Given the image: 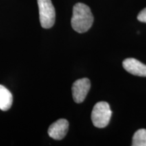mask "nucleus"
<instances>
[{
	"label": "nucleus",
	"instance_id": "1",
	"mask_svg": "<svg viewBox=\"0 0 146 146\" xmlns=\"http://www.w3.org/2000/svg\"><path fill=\"white\" fill-rule=\"evenodd\" d=\"M94 23V16L88 5L77 3L73 7L71 25L75 31L83 33L89 30Z\"/></svg>",
	"mask_w": 146,
	"mask_h": 146
},
{
	"label": "nucleus",
	"instance_id": "2",
	"mask_svg": "<svg viewBox=\"0 0 146 146\" xmlns=\"http://www.w3.org/2000/svg\"><path fill=\"white\" fill-rule=\"evenodd\" d=\"M112 116V110L110 105L106 102H98L94 106L91 112V120L98 128H104L109 124Z\"/></svg>",
	"mask_w": 146,
	"mask_h": 146
},
{
	"label": "nucleus",
	"instance_id": "3",
	"mask_svg": "<svg viewBox=\"0 0 146 146\" xmlns=\"http://www.w3.org/2000/svg\"><path fill=\"white\" fill-rule=\"evenodd\" d=\"M39 12V21L41 27L50 29L54 26L56 20V12L51 0H37Z\"/></svg>",
	"mask_w": 146,
	"mask_h": 146
},
{
	"label": "nucleus",
	"instance_id": "4",
	"mask_svg": "<svg viewBox=\"0 0 146 146\" xmlns=\"http://www.w3.org/2000/svg\"><path fill=\"white\" fill-rule=\"evenodd\" d=\"M90 87L91 82L89 78H83L76 80L72 87L74 101L77 104L82 103L86 98Z\"/></svg>",
	"mask_w": 146,
	"mask_h": 146
},
{
	"label": "nucleus",
	"instance_id": "5",
	"mask_svg": "<svg viewBox=\"0 0 146 146\" xmlns=\"http://www.w3.org/2000/svg\"><path fill=\"white\" fill-rule=\"evenodd\" d=\"M69 123L66 119H59L54 122L49 127L48 135L56 140H61L66 135L68 131Z\"/></svg>",
	"mask_w": 146,
	"mask_h": 146
},
{
	"label": "nucleus",
	"instance_id": "6",
	"mask_svg": "<svg viewBox=\"0 0 146 146\" xmlns=\"http://www.w3.org/2000/svg\"><path fill=\"white\" fill-rule=\"evenodd\" d=\"M124 68L133 75L146 76V65L135 58H127L123 61Z\"/></svg>",
	"mask_w": 146,
	"mask_h": 146
},
{
	"label": "nucleus",
	"instance_id": "7",
	"mask_svg": "<svg viewBox=\"0 0 146 146\" xmlns=\"http://www.w3.org/2000/svg\"><path fill=\"white\" fill-rule=\"evenodd\" d=\"M13 97L11 92L4 86L0 85V109L7 111L12 107Z\"/></svg>",
	"mask_w": 146,
	"mask_h": 146
},
{
	"label": "nucleus",
	"instance_id": "8",
	"mask_svg": "<svg viewBox=\"0 0 146 146\" xmlns=\"http://www.w3.org/2000/svg\"><path fill=\"white\" fill-rule=\"evenodd\" d=\"M132 145L146 146V129H139L135 133L133 137Z\"/></svg>",
	"mask_w": 146,
	"mask_h": 146
},
{
	"label": "nucleus",
	"instance_id": "9",
	"mask_svg": "<svg viewBox=\"0 0 146 146\" xmlns=\"http://www.w3.org/2000/svg\"><path fill=\"white\" fill-rule=\"evenodd\" d=\"M137 20L141 23H146V8L139 12L137 16Z\"/></svg>",
	"mask_w": 146,
	"mask_h": 146
}]
</instances>
